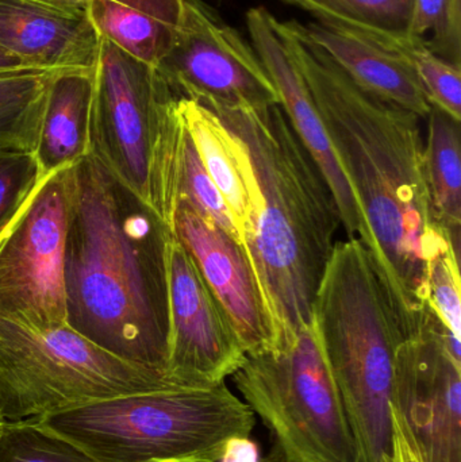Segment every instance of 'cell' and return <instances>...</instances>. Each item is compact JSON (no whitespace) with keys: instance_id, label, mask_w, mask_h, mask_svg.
Listing matches in <instances>:
<instances>
[{"instance_id":"obj_11","label":"cell","mask_w":461,"mask_h":462,"mask_svg":"<svg viewBox=\"0 0 461 462\" xmlns=\"http://www.w3.org/2000/svg\"><path fill=\"white\" fill-rule=\"evenodd\" d=\"M428 307L421 330L398 345L392 409L424 462H461V342Z\"/></svg>"},{"instance_id":"obj_16","label":"cell","mask_w":461,"mask_h":462,"mask_svg":"<svg viewBox=\"0 0 461 462\" xmlns=\"http://www.w3.org/2000/svg\"><path fill=\"white\" fill-rule=\"evenodd\" d=\"M287 24L325 51L357 86L427 119L432 106L408 57L318 22Z\"/></svg>"},{"instance_id":"obj_14","label":"cell","mask_w":461,"mask_h":462,"mask_svg":"<svg viewBox=\"0 0 461 462\" xmlns=\"http://www.w3.org/2000/svg\"><path fill=\"white\" fill-rule=\"evenodd\" d=\"M246 30L254 51L278 92L279 105L324 173L348 239L359 238V216L348 181L338 165L327 130L309 91L305 78L292 59L279 29V19L263 5L245 14Z\"/></svg>"},{"instance_id":"obj_19","label":"cell","mask_w":461,"mask_h":462,"mask_svg":"<svg viewBox=\"0 0 461 462\" xmlns=\"http://www.w3.org/2000/svg\"><path fill=\"white\" fill-rule=\"evenodd\" d=\"M184 0H89L97 35L134 59L157 67L170 51Z\"/></svg>"},{"instance_id":"obj_8","label":"cell","mask_w":461,"mask_h":462,"mask_svg":"<svg viewBox=\"0 0 461 462\" xmlns=\"http://www.w3.org/2000/svg\"><path fill=\"white\" fill-rule=\"evenodd\" d=\"M244 402L267 426L273 462H357L316 325L284 350L246 356L233 374Z\"/></svg>"},{"instance_id":"obj_25","label":"cell","mask_w":461,"mask_h":462,"mask_svg":"<svg viewBox=\"0 0 461 462\" xmlns=\"http://www.w3.org/2000/svg\"><path fill=\"white\" fill-rule=\"evenodd\" d=\"M400 53L410 60L430 106L461 122V65L438 56L422 40L406 37Z\"/></svg>"},{"instance_id":"obj_20","label":"cell","mask_w":461,"mask_h":462,"mask_svg":"<svg viewBox=\"0 0 461 462\" xmlns=\"http://www.w3.org/2000/svg\"><path fill=\"white\" fill-rule=\"evenodd\" d=\"M425 173L433 221L460 253L461 230V122L430 107L427 116Z\"/></svg>"},{"instance_id":"obj_27","label":"cell","mask_w":461,"mask_h":462,"mask_svg":"<svg viewBox=\"0 0 461 462\" xmlns=\"http://www.w3.org/2000/svg\"><path fill=\"white\" fill-rule=\"evenodd\" d=\"M428 306L461 338L460 255L452 247L438 253L428 268Z\"/></svg>"},{"instance_id":"obj_29","label":"cell","mask_w":461,"mask_h":462,"mask_svg":"<svg viewBox=\"0 0 461 462\" xmlns=\"http://www.w3.org/2000/svg\"><path fill=\"white\" fill-rule=\"evenodd\" d=\"M41 5H51L54 8H61L68 11H86L89 0H32Z\"/></svg>"},{"instance_id":"obj_17","label":"cell","mask_w":461,"mask_h":462,"mask_svg":"<svg viewBox=\"0 0 461 462\" xmlns=\"http://www.w3.org/2000/svg\"><path fill=\"white\" fill-rule=\"evenodd\" d=\"M179 108L200 160L244 242V236L259 217L263 203L248 148L206 106L179 97Z\"/></svg>"},{"instance_id":"obj_26","label":"cell","mask_w":461,"mask_h":462,"mask_svg":"<svg viewBox=\"0 0 461 462\" xmlns=\"http://www.w3.org/2000/svg\"><path fill=\"white\" fill-rule=\"evenodd\" d=\"M43 178L34 154L0 151V236L29 202Z\"/></svg>"},{"instance_id":"obj_7","label":"cell","mask_w":461,"mask_h":462,"mask_svg":"<svg viewBox=\"0 0 461 462\" xmlns=\"http://www.w3.org/2000/svg\"><path fill=\"white\" fill-rule=\"evenodd\" d=\"M175 387L72 328L38 330L0 317V420H38L84 404Z\"/></svg>"},{"instance_id":"obj_6","label":"cell","mask_w":461,"mask_h":462,"mask_svg":"<svg viewBox=\"0 0 461 462\" xmlns=\"http://www.w3.org/2000/svg\"><path fill=\"white\" fill-rule=\"evenodd\" d=\"M89 153L172 227L183 118L153 65L99 38Z\"/></svg>"},{"instance_id":"obj_10","label":"cell","mask_w":461,"mask_h":462,"mask_svg":"<svg viewBox=\"0 0 461 462\" xmlns=\"http://www.w3.org/2000/svg\"><path fill=\"white\" fill-rule=\"evenodd\" d=\"M156 68L179 97L208 107L279 105L252 43L203 0H184L172 45Z\"/></svg>"},{"instance_id":"obj_30","label":"cell","mask_w":461,"mask_h":462,"mask_svg":"<svg viewBox=\"0 0 461 462\" xmlns=\"http://www.w3.org/2000/svg\"><path fill=\"white\" fill-rule=\"evenodd\" d=\"M27 68L32 67H27L21 60L0 51V72H11V70L27 69Z\"/></svg>"},{"instance_id":"obj_5","label":"cell","mask_w":461,"mask_h":462,"mask_svg":"<svg viewBox=\"0 0 461 462\" xmlns=\"http://www.w3.org/2000/svg\"><path fill=\"white\" fill-rule=\"evenodd\" d=\"M38 420L97 462H221L256 426L225 383L115 396Z\"/></svg>"},{"instance_id":"obj_21","label":"cell","mask_w":461,"mask_h":462,"mask_svg":"<svg viewBox=\"0 0 461 462\" xmlns=\"http://www.w3.org/2000/svg\"><path fill=\"white\" fill-rule=\"evenodd\" d=\"M316 22L394 51L406 35L413 0H283Z\"/></svg>"},{"instance_id":"obj_9","label":"cell","mask_w":461,"mask_h":462,"mask_svg":"<svg viewBox=\"0 0 461 462\" xmlns=\"http://www.w3.org/2000/svg\"><path fill=\"white\" fill-rule=\"evenodd\" d=\"M75 165L45 176L0 236V317L38 330L67 326L64 253Z\"/></svg>"},{"instance_id":"obj_28","label":"cell","mask_w":461,"mask_h":462,"mask_svg":"<svg viewBox=\"0 0 461 462\" xmlns=\"http://www.w3.org/2000/svg\"><path fill=\"white\" fill-rule=\"evenodd\" d=\"M392 423H394V439H392V457L390 462H424L417 448L416 439L411 436L405 420L395 410H392Z\"/></svg>"},{"instance_id":"obj_24","label":"cell","mask_w":461,"mask_h":462,"mask_svg":"<svg viewBox=\"0 0 461 462\" xmlns=\"http://www.w3.org/2000/svg\"><path fill=\"white\" fill-rule=\"evenodd\" d=\"M0 462H97L41 420L2 422Z\"/></svg>"},{"instance_id":"obj_31","label":"cell","mask_w":461,"mask_h":462,"mask_svg":"<svg viewBox=\"0 0 461 462\" xmlns=\"http://www.w3.org/2000/svg\"><path fill=\"white\" fill-rule=\"evenodd\" d=\"M2 422H3V420H0V425H2Z\"/></svg>"},{"instance_id":"obj_18","label":"cell","mask_w":461,"mask_h":462,"mask_svg":"<svg viewBox=\"0 0 461 462\" xmlns=\"http://www.w3.org/2000/svg\"><path fill=\"white\" fill-rule=\"evenodd\" d=\"M94 69L62 70L49 87L32 153L42 176L72 167L91 152Z\"/></svg>"},{"instance_id":"obj_1","label":"cell","mask_w":461,"mask_h":462,"mask_svg":"<svg viewBox=\"0 0 461 462\" xmlns=\"http://www.w3.org/2000/svg\"><path fill=\"white\" fill-rule=\"evenodd\" d=\"M279 29L354 195L359 239L375 263L398 333L402 341L410 338L429 307L430 261L452 247L430 211L421 118L357 86L287 21H279Z\"/></svg>"},{"instance_id":"obj_12","label":"cell","mask_w":461,"mask_h":462,"mask_svg":"<svg viewBox=\"0 0 461 462\" xmlns=\"http://www.w3.org/2000/svg\"><path fill=\"white\" fill-rule=\"evenodd\" d=\"M168 382L175 387L224 384L245 361L226 312L175 234L168 244Z\"/></svg>"},{"instance_id":"obj_23","label":"cell","mask_w":461,"mask_h":462,"mask_svg":"<svg viewBox=\"0 0 461 462\" xmlns=\"http://www.w3.org/2000/svg\"><path fill=\"white\" fill-rule=\"evenodd\" d=\"M176 197H178V202L184 200L189 203L202 218L216 225L217 227L243 244L240 234L233 224L232 217L225 206L224 199L214 186L213 180L200 160L199 153L195 148L194 141H192L184 121L180 151H179Z\"/></svg>"},{"instance_id":"obj_4","label":"cell","mask_w":461,"mask_h":462,"mask_svg":"<svg viewBox=\"0 0 461 462\" xmlns=\"http://www.w3.org/2000/svg\"><path fill=\"white\" fill-rule=\"evenodd\" d=\"M313 322L357 462L392 461L394 360L402 338L359 238L336 242L314 299Z\"/></svg>"},{"instance_id":"obj_13","label":"cell","mask_w":461,"mask_h":462,"mask_svg":"<svg viewBox=\"0 0 461 462\" xmlns=\"http://www.w3.org/2000/svg\"><path fill=\"white\" fill-rule=\"evenodd\" d=\"M172 231L226 312L245 355L272 349L270 320L244 245L184 200L176 203Z\"/></svg>"},{"instance_id":"obj_2","label":"cell","mask_w":461,"mask_h":462,"mask_svg":"<svg viewBox=\"0 0 461 462\" xmlns=\"http://www.w3.org/2000/svg\"><path fill=\"white\" fill-rule=\"evenodd\" d=\"M172 236L91 153L75 164L64 253L67 326L165 379Z\"/></svg>"},{"instance_id":"obj_15","label":"cell","mask_w":461,"mask_h":462,"mask_svg":"<svg viewBox=\"0 0 461 462\" xmlns=\"http://www.w3.org/2000/svg\"><path fill=\"white\" fill-rule=\"evenodd\" d=\"M99 35L87 11L0 0V51L37 69H94Z\"/></svg>"},{"instance_id":"obj_3","label":"cell","mask_w":461,"mask_h":462,"mask_svg":"<svg viewBox=\"0 0 461 462\" xmlns=\"http://www.w3.org/2000/svg\"><path fill=\"white\" fill-rule=\"evenodd\" d=\"M251 154L263 203L244 247L272 333L284 350L313 322V304L341 227L335 195L281 105L213 106Z\"/></svg>"},{"instance_id":"obj_22","label":"cell","mask_w":461,"mask_h":462,"mask_svg":"<svg viewBox=\"0 0 461 462\" xmlns=\"http://www.w3.org/2000/svg\"><path fill=\"white\" fill-rule=\"evenodd\" d=\"M62 70L0 72V151L34 153L46 95Z\"/></svg>"}]
</instances>
